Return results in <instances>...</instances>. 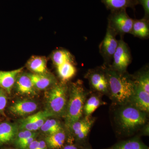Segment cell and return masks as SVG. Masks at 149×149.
<instances>
[{"label": "cell", "mask_w": 149, "mask_h": 149, "mask_svg": "<svg viewBox=\"0 0 149 149\" xmlns=\"http://www.w3.org/2000/svg\"><path fill=\"white\" fill-rule=\"evenodd\" d=\"M18 126L9 122L0 123V145L8 143L15 139Z\"/></svg>", "instance_id": "16"}, {"label": "cell", "mask_w": 149, "mask_h": 149, "mask_svg": "<svg viewBox=\"0 0 149 149\" xmlns=\"http://www.w3.org/2000/svg\"><path fill=\"white\" fill-rule=\"evenodd\" d=\"M130 34L141 39H147L149 37V21L143 18L134 19Z\"/></svg>", "instance_id": "17"}, {"label": "cell", "mask_w": 149, "mask_h": 149, "mask_svg": "<svg viewBox=\"0 0 149 149\" xmlns=\"http://www.w3.org/2000/svg\"></svg>", "instance_id": "34"}, {"label": "cell", "mask_w": 149, "mask_h": 149, "mask_svg": "<svg viewBox=\"0 0 149 149\" xmlns=\"http://www.w3.org/2000/svg\"><path fill=\"white\" fill-rule=\"evenodd\" d=\"M116 36L117 35L107 26L105 37L99 46L100 53L108 64L112 62L118 45V40L116 39Z\"/></svg>", "instance_id": "7"}, {"label": "cell", "mask_w": 149, "mask_h": 149, "mask_svg": "<svg viewBox=\"0 0 149 149\" xmlns=\"http://www.w3.org/2000/svg\"><path fill=\"white\" fill-rule=\"evenodd\" d=\"M132 60L130 48L123 38L118 40V45L113 58L111 65L109 67L120 72H126Z\"/></svg>", "instance_id": "6"}, {"label": "cell", "mask_w": 149, "mask_h": 149, "mask_svg": "<svg viewBox=\"0 0 149 149\" xmlns=\"http://www.w3.org/2000/svg\"><path fill=\"white\" fill-rule=\"evenodd\" d=\"M63 149H77L76 147L74 146L73 145H67L64 147Z\"/></svg>", "instance_id": "33"}, {"label": "cell", "mask_w": 149, "mask_h": 149, "mask_svg": "<svg viewBox=\"0 0 149 149\" xmlns=\"http://www.w3.org/2000/svg\"><path fill=\"white\" fill-rule=\"evenodd\" d=\"M22 70L23 68L12 71L0 70V88L3 89L7 93L10 94L15 84L17 77Z\"/></svg>", "instance_id": "13"}, {"label": "cell", "mask_w": 149, "mask_h": 149, "mask_svg": "<svg viewBox=\"0 0 149 149\" xmlns=\"http://www.w3.org/2000/svg\"><path fill=\"white\" fill-rule=\"evenodd\" d=\"M68 87L64 83H57L46 92V110L56 117H65L67 104Z\"/></svg>", "instance_id": "3"}, {"label": "cell", "mask_w": 149, "mask_h": 149, "mask_svg": "<svg viewBox=\"0 0 149 149\" xmlns=\"http://www.w3.org/2000/svg\"><path fill=\"white\" fill-rule=\"evenodd\" d=\"M38 105L34 101L28 99L18 100L11 105L9 110L11 113L17 116H25L36 111Z\"/></svg>", "instance_id": "9"}, {"label": "cell", "mask_w": 149, "mask_h": 149, "mask_svg": "<svg viewBox=\"0 0 149 149\" xmlns=\"http://www.w3.org/2000/svg\"><path fill=\"white\" fill-rule=\"evenodd\" d=\"M43 133L48 136L52 135L62 130L60 122L54 119H47L40 128Z\"/></svg>", "instance_id": "23"}, {"label": "cell", "mask_w": 149, "mask_h": 149, "mask_svg": "<svg viewBox=\"0 0 149 149\" xmlns=\"http://www.w3.org/2000/svg\"><path fill=\"white\" fill-rule=\"evenodd\" d=\"M87 77L91 85L97 91L103 93L107 91L108 80L105 68L103 71L97 69L91 70L88 72Z\"/></svg>", "instance_id": "11"}, {"label": "cell", "mask_w": 149, "mask_h": 149, "mask_svg": "<svg viewBox=\"0 0 149 149\" xmlns=\"http://www.w3.org/2000/svg\"><path fill=\"white\" fill-rule=\"evenodd\" d=\"M136 85L143 91L149 93V72L148 69L140 71L136 76L133 77Z\"/></svg>", "instance_id": "24"}, {"label": "cell", "mask_w": 149, "mask_h": 149, "mask_svg": "<svg viewBox=\"0 0 149 149\" xmlns=\"http://www.w3.org/2000/svg\"><path fill=\"white\" fill-rule=\"evenodd\" d=\"M38 147H39V141L34 140L33 142L30 144L28 149H38Z\"/></svg>", "instance_id": "31"}, {"label": "cell", "mask_w": 149, "mask_h": 149, "mask_svg": "<svg viewBox=\"0 0 149 149\" xmlns=\"http://www.w3.org/2000/svg\"><path fill=\"white\" fill-rule=\"evenodd\" d=\"M37 136V133L34 135V136H31L29 139L25 140L24 142H22L21 144H19L17 146L20 149H27L28 148L29 145L33 142L34 140H35L36 137Z\"/></svg>", "instance_id": "30"}, {"label": "cell", "mask_w": 149, "mask_h": 149, "mask_svg": "<svg viewBox=\"0 0 149 149\" xmlns=\"http://www.w3.org/2000/svg\"><path fill=\"white\" fill-rule=\"evenodd\" d=\"M37 133L34 131H29L27 130H21V131L17 133L15 138V143L17 146H18L19 144Z\"/></svg>", "instance_id": "27"}, {"label": "cell", "mask_w": 149, "mask_h": 149, "mask_svg": "<svg viewBox=\"0 0 149 149\" xmlns=\"http://www.w3.org/2000/svg\"><path fill=\"white\" fill-rule=\"evenodd\" d=\"M118 119L119 124L123 129L131 130L145 124L146 117L144 112L132 105L121 109Z\"/></svg>", "instance_id": "4"}, {"label": "cell", "mask_w": 149, "mask_h": 149, "mask_svg": "<svg viewBox=\"0 0 149 149\" xmlns=\"http://www.w3.org/2000/svg\"><path fill=\"white\" fill-rule=\"evenodd\" d=\"M100 99L96 96L91 97L84 105L83 110L86 116H89L96 110L101 105Z\"/></svg>", "instance_id": "25"}, {"label": "cell", "mask_w": 149, "mask_h": 149, "mask_svg": "<svg viewBox=\"0 0 149 149\" xmlns=\"http://www.w3.org/2000/svg\"><path fill=\"white\" fill-rule=\"evenodd\" d=\"M134 19L126 12V9L111 12L108 19V27H110L121 38L126 34L130 33Z\"/></svg>", "instance_id": "5"}, {"label": "cell", "mask_w": 149, "mask_h": 149, "mask_svg": "<svg viewBox=\"0 0 149 149\" xmlns=\"http://www.w3.org/2000/svg\"><path fill=\"white\" fill-rule=\"evenodd\" d=\"M136 85V91L131 101L132 105L141 111L148 113L149 93L145 92L139 85Z\"/></svg>", "instance_id": "15"}, {"label": "cell", "mask_w": 149, "mask_h": 149, "mask_svg": "<svg viewBox=\"0 0 149 149\" xmlns=\"http://www.w3.org/2000/svg\"><path fill=\"white\" fill-rule=\"evenodd\" d=\"M27 67L33 73L47 72V61L45 57L32 56L27 61Z\"/></svg>", "instance_id": "19"}, {"label": "cell", "mask_w": 149, "mask_h": 149, "mask_svg": "<svg viewBox=\"0 0 149 149\" xmlns=\"http://www.w3.org/2000/svg\"><path fill=\"white\" fill-rule=\"evenodd\" d=\"M111 149H146V148L140 141L133 140L118 144Z\"/></svg>", "instance_id": "26"}, {"label": "cell", "mask_w": 149, "mask_h": 149, "mask_svg": "<svg viewBox=\"0 0 149 149\" xmlns=\"http://www.w3.org/2000/svg\"><path fill=\"white\" fill-rule=\"evenodd\" d=\"M28 75L36 90H47L58 83L54 75L48 72L43 73H28Z\"/></svg>", "instance_id": "10"}, {"label": "cell", "mask_w": 149, "mask_h": 149, "mask_svg": "<svg viewBox=\"0 0 149 149\" xmlns=\"http://www.w3.org/2000/svg\"><path fill=\"white\" fill-rule=\"evenodd\" d=\"M105 69L108 80L109 89L115 101L122 105L131 102L136 85L133 76L126 72H118L109 67Z\"/></svg>", "instance_id": "1"}, {"label": "cell", "mask_w": 149, "mask_h": 149, "mask_svg": "<svg viewBox=\"0 0 149 149\" xmlns=\"http://www.w3.org/2000/svg\"><path fill=\"white\" fill-rule=\"evenodd\" d=\"M15 85L17 92L20 95H35L36 94V89L28 73L20 72L17 77Z\"/></svg>", "instance_id": "12"}, {"label": "cell", "mask_w": 149, "mask_h": 149, "mask_svg": "<svg viewBox=\"0 0 149 149\" xmlns=\"http://www.w3.org/2000/svg\"><path fill=\"white\" fill-rule=\"evenodd\" d=\"M52 60L56 66H58L66 62H73L72 54L65 49H58L53 53Z\"/></svg>", "instance_id": "21"}, {"label": "cell", "mask_w": 149, "mask_h": 149, "mask_svg": "<svg viewBox=\"0 0 149 149\" xmlns=\"http://www.w3.org/2000/svg\"><path fill=\"white\" fill-rule=\"evenodd\" d=\"M69 93L65 116V123L68 127L80 119L83 114L86 93L82 81L78 80L72 83Z\"/></svg>", "instance_id": "2"}, {"label": "cell", "mask_w": 149, "mask_h": 149, "mask_svg": "<svg viewBox=\"0 0 149 149\" xmlns=\"http://www.w3.org/2000/svg\"><path fill=\"white\" fill-rule=\"evenodd\" d=\"M108 9L111 12L126 9H134L138 5L136 0H101Z\"/></svg>", "instance_id": "18"}, {"label": "cell", "mask_w": 149, "mask_h": 149, "mask_svg": "<svg viewBox=\"0 0 149 149\" xmlns=\"http://www.w3.org/2000/svg\"><path fill=\"white\" fill-rule=\"evenodd\" d=\"M138 4H141L143 7L145 11L143 18L148 19L149 18V0H136Z\"/></svg>", "instance_id": "29"}, {"label": "cell", "mask_w": 149, "mask_h": 149, "mask_svg": "<svg viewBox=\"0 0 149 149\" xmlns=\"http://www.w3.org/2000/svg\"><path fill=\"white\" fill-rule=\"evenodd\" d=\"M88 117L79 119L69 127L79 140H83L87 137L92 127L93 121Z\"/></svg>", "instance_id": "14"}, {"label": "cell", "mask_w": 149, "mask_h": 149, "mask_svg": "<svg viewBox=\"0 0 149 149\" xmlns=\"http://www.w3.org/2000/svg\"><path fill=\"white\" fill-rule=\"evenodd\" d=\"M72 63L66 62L57 66L59 76L63 82L70 80L74 77L76 73V68Z\"/></svg>", "instance_id": "20"}, {"label": "cell", "mask_w": 149, "mask_h": 149, "mask_svg": "<svg viewBox=\"0 0 149 149\" xmlns=\"http://www.w3.org/2000/svg\"><path fill=\"white\" fill-rule=\"evenodd\" d=\"M65 140V133L63 130L52 135L48 136L45 139L46 143L52 149L61 148L64 144Z\"/></svg>", "instance_id": "22"}, {"label": "cell", "mask_w": 149, "mask_h": 149, "mask_svg": "<svg viewBox=\"0 0 149 149\" xmlns=\"http://www.w3.org/2000/svg\"><path fill=\"white\" fill-rule=\"evenodd\" d=\"M6 92L0 88V114H3L7 104V95Z\"/></svg>", "instance_id": "28"}, {"label": "cell", "mask_w": 149, "mask_h": 149, "mask_svg": "<svg viewBox=\"0 0 149 149\" xmlns=\"http://www.w3.org/2000/svg\"><path fill=\"white\" fill-rule=\"evenodd\" d=\"M38 149H47L46 142L43 141H39Z\"/></svg>", "instance_id": "32"}, {"label": "cell", "mask_w": 149, "mask_h": 149, "mask_svg": "<svg viewBox=\"0 0 149 149\" xmlns=\"http://www.w3.org/2000/svg\"><path fill=\"white\" fill-rule=\"evenodd\" d=\"M52 116H53L47 110L41 111L22 119L19 121L17 126L18 129L21 130L35 132L40 129L47 119Z\"/></svg>", "instance_id": "8"}]
</instances>
